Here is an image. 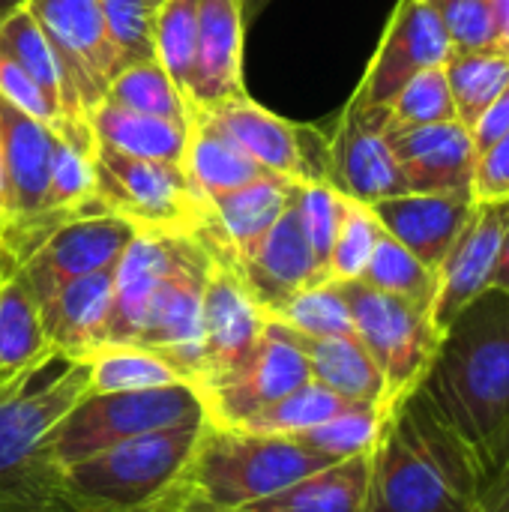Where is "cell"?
<instances>
[{
  "mask_svg": "<svg viewBox=\"0 0 509 512\" xmlns=\"http://www.w3.org/2000/svg\"><path fill=\"white\" fill-rule=\"evenodd\" d=\"M213 252L198 234L138 231L114 267L105 345L141 348L183 381L204 378V285Z\"/></svg>",
  "mask_w": 509,
  "mask_h": 512,
  "instance_id": "6da1fadb",
  "label": "cell"
},
{
  "mask_svg": "<svg viewBox=\"0 0 509 512\" xmlns=\"http://www.w3.org/2000/svg\"><path fill=\"white\" fill-rule=\"evenodd\" d=\"M420 390L483 471L509 441V294L489 288L450 321Z\"/></svg>",
  "mask_w": 509,
  "mask_h": 512,
  "instance_id": "7a4b0ae2",
  "label": "cell"
},
{
  "mask_svg": "<svg viewBox=\"0 0 509 512\" xmlns=\"http://www.w3.org/2000/svg\"><path fill=\"white\" fill-rule=\"evenodd\" d=\"M480 471L471 450L417 390L372 450L366 512H471Z\"/></svg>",
  "mask_w": 509,
  "mask_h": 512,
  "instance_id": "3957f363",
  "label": "cell"
},
{
  "mask_svg": "<svg viewBox=\"0 0 509 512\" xmlns=\"http://www.w3.org/2000/svg\"><path fill=\"white\" fill-rule=\"evenodd\" d=\"M87 393V360L60 351L0 387V512H72L45 441Z\"/></svg>",
  "mask_w": 509,
  "mask_h": 512,
  "instance_id": "277c9868",
  "label": "cell"
},
{
  "mask_svg": "<svg viewBox=\"0 0 509 512\" xmlns=\"http://www.w3.org/2000/svg\"><path fill=\"white\" fill-rule=\"evenodd\" d=\"M210 420L165 426L60 468L72 512H153L174 498Z\"/></svg>",
  "mask_w": 509,
  "mask_h": 512,
  "instance_id": "5b68a950",
  "label": "cell"
},
{
  "mask_svg": "<svg viewBox=\"0 0 509 512\" xmlns=\"http://www.w3.org/2000/svg\"><path fill=\"white\" fill-rule=\"evenodd\" d=\"M336 459L309 450L294 435H255L207 423L177 498L192 507L237 512Z\"/></svg>",
  "mask_w": 509,
  "mask_h": 512,
  "instance_id": "8992f818",
  "label": "cell"
},
{
  "mask_svg": "<svg viewBox=\"0 0 509 512\" xmlns=\"http://www.w3.org/2000/svg\"><path fill=\"white\" fill-rule=\"evenodd\" d=\"M189 420H210L201 390L189 381L153 390L87 393L54 426L45 453L57 468H69L105 447Z\"/></svg>",
  "mask_w": 509,
  "mask_h": 512,
  "instance_id": "52a82bcc",
  "label": "cell"
},
{
  "mask_svg": "<svg viewBox=\"0 0 509 512\" xmlns=\"http://www.w3.org/2000/svg\"><path fill=\"white\" fill-rule=\"evenodd\" d=\"M336 285L348 300L357 339L384 375V417H390L423 387L444 333L435 327L429 306L375 291L360 279Z\"/></svg>",
  "mask_w": 509,
  "mask_h": 512,
  "instance_id": "ba28073f",
  "label": "cell"
},
{
  "mask_svg": "<svg viewBox=\"0 0 509 512\" xmlns=\"http://www.w3.org/2000/svg\"><path fill=\"white\" fill-rule=\"evenodd\" d=\"M93 180L102 210L126 219L135 231L198 234L207 222V201L177 162L135 159L96 144Z\"/></svg>",
  "mask_w": 509,
  "mask_h": 512,
  "instance_id": "9c48e42d",
  "label": "cell"
},
{
  "mask_svg": "<svg viewBox=\"0 0 509 512\" xmlns=\"http://www.w3.org/2000/svg\"><path fill=\"white\" fill-rule=\"evenodd\" d=\"M48 36L69 90L72 111L87 117L123 69L96 0H27L24 3Z\"/></svg>",
  "mask_w": 509,
  "mask_h": 512,
  "instance_id": "30bf717a",
  "label": "cell"
},
{
  "mask_svg": "<svg viewBox=\"0 0 509 512\" xmlns=\"http://www.w3.org/2000/svg\"><path fill=\"white\" fill-rule=\"evenodd\" d=\"M306 381H312L306 354L300 351L288 327L267 318L252 357L234 372L204 384L201 396L213 426L240 429L246 420L276 405L282 396L294 393Z\"/></svg>",
  "mask_w": 509,
  "mask_h": 512,
  "instance_id": "8fae6325",
  "label": "cell"
},
{
  "mask_svg": "<svg viewBox=\"0 0 509 512\" xmlns=\"http://www.w3.org/2000/svg\"><path fill=\"white\" fill-rule=\"evenodd\" d=\"M453 54L450 36L432 0H399L381 33V42L357 84L351 102L387 108L393 96L417 75L444 66Z\"/></svg>",
  "mask_w": 509,
  "mask_h": 512,
  "instance_id": "7c38bea8",
  "label": "cell"
},
{
  "mask_svg": "<svg viewBox=\"0 0 509 512\" xmlns=\"http://www.w3.org/2000/svg\"><path fill=\"white\" fill-rule=\"evenodd\" d=\"M207 114L270 174L294 183L330 177V138L318 129L297 126L267 111L246 93L219 102Z\"/></svg>",
  "mask_w": 509,
  "mask_h": 512,
  "instance_id": "4fadbf2b",
  "label": "cell"
},
{
  "mask_svg": "<svg viewBox=\"0 0 509 512\" xmlns=\"http://www.w3.org/2000/svg\"><path fill=\"white\" fill-rule=\"evenodd\" d=\"M387 108H366L348 99L330 135V183L351 201L378 204L408 192L399 159L387 141Z\"/></svg>",
  "mask_w": 509,
  "mask_h": 512,
  "instance_id": "5bb4252c",
  "label": "cell"
},
{
  "mask_svg": "<svg viewBox=\"0 0 509 512\" xmlns=\"http://www.w3.org/2000/svg\"><path fill=\"white\" fill-rule=\"evenodd\" d=\"M135 234L138 231L114 213L78 216L54 228L48 240L18 270L36 300L45 303L66 282L114 267Z\"/></svg>",
  "mask_w": 509,
  "mask_h": 512,
  "instance_id": "9a60e30c",
  "label": "cell"
},
{
  "mask_svg": "<svg viewBox=\"0 0 509 512\" xmlns=\"http://www.w3.org/2000/svg\"><path fill=\"white\" fill-rule=\"evenodd\" d=\"M264 312L240 279V270L213 252V267L204 285V378L201 387L243 366L261 333ZM198 387V390H201Z\"/></svg>",
  "mask_w": 509,
  "mask_h": 512,
  "instance_id": "2e32d148",
  "label": "cell"
},
{
  "mask_svg": "<svg viewBox=\"0 0 509 512\" xmlns=\"http://www.w3.org/2000/svg\"><path fill=\"white\" fill-rule=\"evenodd\" d=\"M509 225V201H486L474 207L462 237L438 267V294L432 303V321L444 333L450 321L492 288L501 243Z\"/></svg>",
  "mask_w": 509,
  "mask_h": 512,
  "instance_id": "e0dca14e",
  "label": "cell"
},
{
  "mask_svg": "<svg viewBox=\"0 0 509 512\" xmlns=\"http://www.w3.org/2000/svg\"><path fill=\"white\" fill-rule=\"evenodd\" d=\"M294 189V180L264 174L240 189L216 195L207 204V222L201 225L198 237L210 252L240 267L279 222L294 198Z\"/></svg>",
  "mask_w": 509,
  "mask_h": 512,
  "instance_id": "ac0fdd59",
  "label": "cell"
},
{
  "mask_svg": "<svg viewBox=\"0 0 509 512\" xmlns=\"http://www.w3.org/2000/svg\"><path fill=\"white\" fill-rule=\"evenodd\" d=\"M471 192H402L372 204L381 228L438 273L474 216Z\"/></svg>",
  "mask_w": 509,
  "mask_h": 512,
  "instance_id": "d6986e66",
  "label": "cell"
},
{
  "mask_svg": "<svg viewBox=\"0 0 509 512\" xmlns=\"http://www.w3.org/2000/svg\"><path fill=\"white\" fill-rule=\"evenodd\" d=\"M387 141L399 159L408 192H471L480 150L465 123L447 120L387 129Z\"/></svg>",
  "mask_w": 509,
  "mask_h": 512,
  "instance_id": "ffe728a7",
  "label": "cell"
},
{
  "mask_svg": "<svg viewBox=\"0 0 509 512\" xmlns=\"http://www.w3.org/2000/svg\"><path fill=\"white\" fill-rule=\"evenodd\" d=\"M237 270L252 300L264 312V318L273 315L282 303H288L303 288L324 282V273L300 225L297 189H294L291 204L279 216V222L270 228V234L258 243V249Z\"/></svg>",
  "mask_w": 509,
  "mask_h": 512,
  "instance_id": "44dd1931",
  "label": "cell"
},
{
  "mask_svg": "<svg viewBox=\"0 0 509 512\" xmlns=\"http://www.w3.org/2000/svg\"><path fill=\"white\" fill-rule=\"evenodd\" d=\"M243 0H201L198 42L186 87V105L210 111L246 93L243 87Z\"/></svg>",
  "mask_w": 509,
  "mask_h": 512,
  "instance_id": "7402d4cb",
  "label": "cell"
},
{
  "mask_svg": "<svg viewBox=\"0 0 509 512\" xmlns=\"http://www.w3.org/2000/svg\"><path fill=\"white\" fill-rule=\"evenodd\" d=\"M114 267L78 276L39 303L42 327L54 351L87 360L102 348L114 303Z\"/></svg>",
  "mask_w": 509,
  "mask_h": 512,
  "instance_id": "603a6c76",
  "label": "cell"
},
{
  "mask_svg": "<svg viewBox=\"0 0 509 512\" xmlns=\"http://www.w3.org/2000/svg\"><path fill=\"white\" fill-rule=\"evenodd\" d=\"M57 129L0 96V150L9 180V222L42 213Z\"/></svg>",
  "mask_w": 509,
  "mask_h": 512,
  "instance_id": "cb8c5ba5",
  "label": "cell"
},
{
  "mask_svg": "<svg viewBox=\"0 0 509 512\" xmlns=\"http://www.w3.org/2000/svg\"><path fill=\"white\" fill-rule=\"evenodd\" d=\"M183 171L192 189L207 204L216 195H225L231 189H240L270 174L207 111H198V108H189V141H186Z\"/></svg>",
  "mask_w": 509,
  "mask_h": 512,
  "instance_id": "d4e9b609",
  "label": "cell"
},
{
  "mask_svg": "<svg viewBox=\"0 0 509 512\" xmlns=\"http://www.w3.org/2000/svg\"><path fill=\"white\" fill-rule=\"evenodd\" d=\"M372 453L321 468L237 512H366Z\"/></svg>",
  "mask_w": 509,
  "mask_h": 512,
  "instance_id": "484cf974",
  "label": "cell"
},
{
  "mask_svg": "<svg viewBox=\"0 0 509 512\" xmlns=\"http://www.w3.org/2000/svg\"><path fill=\"white\" fill-rule=\"evenodd\" d=\"M90 132L96 144L117 150L135 159H156V162H177L183 165L189 123H177L168 117H153L141 111H129L111 102H99L87 114Z\"/></svg>",
  "mask_w": 509,
  "mask_h": 512,
  "instance_id": "4316f807",
  "label": "cell"
},
{
  "mask_svg": "<svg viewBox=\"0 0 509 512\" xmlns=\"http://www.w3.org/2000/svg\"><path fill=\"white\" fill-rule=\"evenodd\" d=\"M288 333L306 354L312 381L330 387L333 393H339L351 402L375 405L384 414V375L357 336L315 339V336H303L291 327H288Z\"/></svg>",
  "mask_w": 509,
  "mask_h": 512,
  "instance_id": "83f0119b",
  "label": "cell"
},
{
  "mask_svg": "<svg viewBox=\"0 0 509 512\" xmlns=\"http://www.w3.org/2000/svg\"><path fill=\"white\" fill-rule=\"evenodd\" d=\"M39 300L21 270L0 273V387L51 354Z\"/></svg>",
  "mask_w": 509,
  "mask_h": 512,
  "instance_id": "f1b7e54d",
  "label": "cell"
},
{
  "mask_svg": "<svg viewBox=\"0 0 509 512\" xmlns=\"http://www.w3.org/2000/svg\"><path fill=\"white\" fill-rule=\"evenodd\" d=\"M0 51L9 60H15L51 99H57V105L63 108V120H87V117H78L72 111L60 60H57L48 36L42 33V27L36 24V18L30 15L27 6L9 12L0 21Z\"/></svg>",
  "mask_w": 509,
  "mask_h": 512,
  "instance_id": "f546056e",
  "label": "cell"
},
{
  "mask_svg": "<svg viewBox=\"0 0 509 512\" xmlns=\"http://www.w3.org/2000/svg\"><path fill=\"white\" fill-rule=\"evenodd\" d=\"M444 75L456 102V120L474 129L486 108L507 90L509 54L498 51H453L444 63Z\"/></svg>",
  "mask_w": 509,
  "mask_h": 512,
  "instance_id": "4dcf8cb0",
  "label": "cell"
},
{
  "mask_svg": "<svg viewBox=\"0 0 509 512\" xmlns=\"http://www.w3.org/2000/svg\"><path fill=\"white\" fill-rule=\"evenodd\" d=\"M360 282H366L375 291H384V294H393V297H402L429 309L438 294V273L426 267L414 252H408L399 240H393L384 228Z\"/></svg>",
  "mask_w": 509,
  "mask_h": 512,
  "instance_id": "1f68e13d",
  "label": "cell"
},
{
  "mask_svg": "<svg viewBox=\"0 0 509 512\" xmlns=\"http://www.w3.org/2000/svg\"><path fill=\"white\" fill-rule=\"evenodd\" d=\"M102 102L153 114V117H168L177 123H189V105L186 96L177 90V84L168 78V72L159 66V60H138L123 66L114 81L108 84V93Z\"/></svg>",
  "mask_w": 509,
  "mask_h": 512,
  "instance_id": "d6a6232c",
  "label": "cell"
},
{
  "mask_svg": "<svg viewBox=\"0 0 509 512\" xmlns=\"http://www.w3.org/2000/svg\"><path fill=\"white\" fill-rule=\"evenodd\" d=\"M354 405H363V402H351L318 381H306L294 393L282 396L276 405H270L261 414H255L252 420H246L240 429L255 432V435H300Z\"/></svg>",
  "mask_w": 509,
  "mask_h": 512,
  "instance_id": "836d02e7",
  "label": "cell"
},
{
  "mask_svg": "<svg viewBox=\"0 0 509 512\" xmlns=\"http://www.w3.org/2000/svg\"><path fill=\"white\" fill-rule=\"evenodd\" d=\"M87 366H90V393L153 390L183 381L165 360L141 348L105 345L87 357Z\"/></svg>",
  "mask_w": 509,
  "mask_h": 512,
  "instance_id": "e575fe53",
  "label": "cell"
},
{
  "mask_svg": "<svg viewBox=\"0 0 509 512\" xmlns=\"http://www.w3.org/2000/svg\"><path fill=\"white\" fill-rule=\"evenodd\" d=\"M267 318L279 321L303 336H315V339L357 336L348 300L336 282H321V285L303 288L300 294H294L288 303H282Z\"/></svg>",
  "mask_w": 509,
  "mask_h": 512,
  "instance_id": "d590c367",
  "label": "cell"
},
{
  "mask_svg": "<svg viewBox=\"0 0 509 512\" xmlns=\"http://www.w3.org/2000/svg\"><path fill=\"white\" fill-rule=\"evenodd\" d=\"M198 12H201V0H162L153 24V54L183 96L195 60Z\"/></svg>",
  "mask_w": 509,
  "mask_h": 512,
  "instance_id": "8d00e7d4",
  "label": "cell"
},
{
  "mask_svg": "<svg viewBox=\"0 0 509 512\" xmlns=\"http://www.w3.org/2000/svg\"><path fill=\"white\" fill-rule=\"evenodd\" d=\"M384 414L375 405H354L300 435H294L300 444H306L315 453H324L336 462L372 453L378 444V435L384 429Z\"/></svg>",
  "mask_w": 509,
  "mask_h": 512,
  "instance_id": "74e56055",
  "label": "cell"
},
{
  "mask_svg": "<svg viewBox=\"0 0 509 512\" xmlns=\"http://www.w3.org/2000/svg\"><path fill=\"white\" fill-rule=\"evenodd\" d=\"M387 111H390L387 129H411V126H429V123L456 120V102H453L444 66L417 72L393 96Z\"/></svg>",
  "mask_w": 509,
  "mask_h": 512,
  "instance_id": "f35d334b",
  "label": "cell"
},
{
  "mask_svg": "<svg viewBox=\"0 0 509 512\" xmlns=\"http://www.w3.org/2000/svg\"><path fill=\"white\" fill-rule=\"evenodd\" d=\"M297 213H300L303 234L312 246V255L327 282L330 252H333V243H336V234H339V225L345 216V195L327 180L297 183Z\"/></svg>",
  "mask_w": 509,
  "mask_h": 512,
  "instance_id": "ab89813d",
  "label": "cell"
},
{
  "mask_svg": "<svg viewBox=\"0 0 509 512\" xmlns=\"http://www.w3.org/2000/svg\"><path fill=\"white\" fill-rule=\"evenodd\" d=\"M381 237V222L369 204L345 198V216L330 252L327 282H357L372 258V249Z\"/></svg>",
  "mask_w": 509,
  "mask_h": 512,
  "instance_id": "60d3db41",
  "label": "cell"
},
{
  "mask_svg": "<svg viewBox=\"0 0 509 512\" xmlns=\"http://www.w3.org/2000/svg\"><path fill=\"white\" fill-rule=\"evenodd\" d=\"M123 66L153 60V24L162 0H96Z\"/></svg>",
  "mask_w": 509,
  "mask_h": 512,
  "instance_id": "b9f144b4",
  "label": "cell"
},
{
  "mask_svg": "<svg viewBox=\"0 0 509 512\" xmlns=\"http://www.w3.org/2000/svg\"><path fill=\"white\" fill-rule=\"evenodd\" d=\"M453 51H495V24L489 0H432Z\"/></svg>",
  "mask_w": 509,
  "mask_h": 512,
  "instance_id": "7bdbcfd3",
  "label": "cell"
},
{
  "mask_svg": "<svg viewBox=\"0 0 509 512\" xmlns=\"http://www.w3.org/2000/svg\"><path fill=\"white\" fill-rule=\"evenodd\" d=\"M0 96L6 102H12L15 108H21L24 114L36 117L45 126H60L63 123V108L57 105V99H51L15 60H9L0 51Z\"/></svg>",
  "mask_w": 509,
  "mask_h": 512,
  "instance_id": "ee69618b",
  "label": "cell"
},
{
  "mask_svg": "<svg viewBox=\"0 0 509 512\" xmlns=\"http://www.w3.org/2000/svg\"><path fill=\"white\" fill-rule=\"evenodd\" d=\"M471 195L477 204L509 201V132L492 147L480 150L471 180Z\"/></svg>",
  "mask_w": 509,
  "mask_h": 512,
  "instance_id": "f6af8a7d",
  "label": "cell"
},
{
  "mask_svg": "<svg viewBox=\"0 0 509 512\" xmlns=\"http://www.w3.org/2000/svg\"><path fill=\"white\" fill-rule=\"evenodd\" d=\"M471 512H509V441L480 471L477 498H474Z\"/></svg>",
  "mask_w": 509,
  "mask_h": 512,
  "instance_id": "bcb514c9",
  "label": "cell"
},
{
  "mask_svg": "<svg viewBox=\"0 0 509 512\" xmlns=\"http://www.w3.org/2000/svg\"><path fill=\"white\" fill-rule=\"evenodd\" d=\"M509 132V84L507 90L486 108V114L474 123L471 135H474V144L477 150H486L492 147L498 138H504Z\"/></svg>",
  "mask_w": 509,
  "mask_h": 512,
  "instance_id": "7dc6e473",
  "label": "cell"
},
{
  "mask_svg": "<svg viewBox=\"0 0 509 512\" xmlns=\"http://www.w3.org/2000/svg\"><path fill=\"white\" fill-rule=\"evenodd\" d=\"M495 24V51L509 54V0H489Z\"/></svg>",
  "mask_w": 509,
  "mask_h": 512,
  "instance_id": "c3c4849f",
  "label": "cell"
},
{
  "mask_svg": "<svg viewBox=\"0 0 509 512\" xmlns=\"http://www.w3.org/2000/svg\"><path fill=\"white\" fill-rule=\"evenodd\" d=\"M492 288H498V291L509 294V225H507V234H504V243H501V255H498V267H495Z\"/></svg>",
  "mask_w": 509,
  "mask_h": 512,
  "instance_id": "681fc988",
  "label": "cell"
},
{
  "mask_svg": "<svg viewBox=\"0 0 509 512\" xmlns=\"http://www.w3.org/2000/svg\"><path fill=\"white\" fill-rule=\"evenodd\" d=\"M9 222V180H6V165H3V150H0V228Z\"/></svg>",
  "mask_w": 509,
  "mask_h": 512,
  "instance_id": "f907efd6",
  "label": "cell"
},
{
  "mask_svg": "<svg viewBox=\"0 0 509 512\" xmlns=\"http://www.w3.org/2000/svg\"><path fill=\"white\" fill-rule=\"evenodd\" d=\"M153 512H216V510H204V507H192V504H183V501L177 498V492H174V498H171V501H165L162 507H156Z\"/></svg>",
  "mask_w": 509,
  "mask_h": 512,
  "instance_id": "816d5d0a",
  "label": "cell"
},
{
  "mask_svg": "<svg viewBox=\"0 0 509 512\" xmlns=\"http://www.w3.org/2000/svg\"><path fill=\"white\" fill-rule=\"evenodd\" d=\"M27 0H0V21L9 15V12H15V9H21Z\"/></svg>",
  "mask_w": 509,
  "mask_h": 512,
  "instance_id": "f5cc1de1",
  "label": "cell"
}]
</instances>
